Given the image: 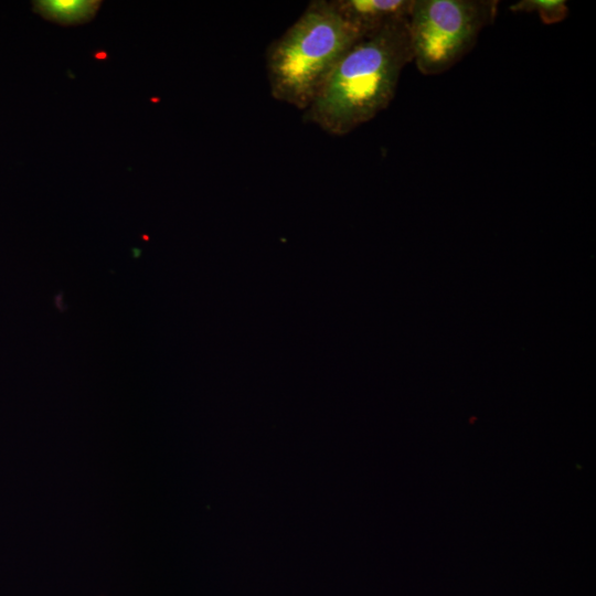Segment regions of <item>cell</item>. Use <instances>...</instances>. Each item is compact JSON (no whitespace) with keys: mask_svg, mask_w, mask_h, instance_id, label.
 I'll use <instances>...</instances> for the list:
<instances>
[{"mask_svg":"<svg viewBox=\"0 0 596 596\" xmlns=\"http://www.w3.org/2000/svg\"><path fill=\"white\" fill-rule=\"evenodd\" d=\"M409 62L407 19L360 39L338 61L304 110V121L334 136L353 131L390 105Z\"/></svg>","mask_w":596,"mask_h":596,"instance_id":"1","label":"cell"},{"mask_svg":"<svg viewBox=\"0 0 596 596\" xmlns=\"http://www.w3.org/2000/svg\"><path fill=\"white\" fill-rule=\"evenodd\" d=\"M360 39L330 0H312L266 51L270 95L299 110L311 104L342 55Z\"/></svg>","mask_w":596,"mask_h":596,"instance_id":"2","label":"cell"},{"mask_svg":"<svg viewBox=\"0 0 596 596\" xmlns=\"http://www.w3.org/2000/svg\"><path fill=\"white\" fill-rule=\"evenodd\" d=\"M498 0H413L407 18L412 61L423 75L450 70L494 22Z\"/></svg>","mask_w":596,"mask_h":596,"instance_id":"3","label":"cell"},{"mask_svg":"<svg viewBox=\"0 0 596 596\" xmlns=\"http://www.w3.org/2000/svg\"><path fill=\"white\" fill-rule=\"evenodd\" d=\"M413 0H330L338 14L361 38L408 18Z\"/></svg>","mask_w":596,"mask_h":596,"instance_id":"4","label":"cell"},{"mask_svg":"<svg viewBox=\"0 0 596 596\" xmlns=\"http://www.w3.org/2000/svg\"><path fill=\"white\" fill-rule=\"evenodd\" d=\"M98 0H39L34 11L44 19L62 24L76 25L91 21L100 8Z\"/></svg>","mask_w":596,"mask_h":596,"instance_id":"5","label":"cell"},{"mask_svg":"<svg viewBox=\"0 0 596 596\" xmlns=\"http://www.w3.org/2000/svg\"><path fill=\"white\" fill-rule=\"evenodd\" d=\"M510 10L515 13H535L544 24H555L568 14V6L564 0H520Z\"/></svg>","mask_w":596,"mask_h":596,"instance_id":"6","label":"cell"}]
</instances>
